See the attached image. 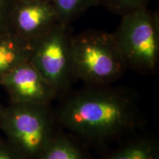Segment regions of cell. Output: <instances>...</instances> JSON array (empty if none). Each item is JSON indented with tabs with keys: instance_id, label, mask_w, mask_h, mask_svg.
I'll return each mask as SVG.
<instances>
[{
	"instance_id": "5bb4252c",
	"label": "cell",
	"mask_w": 159,
	"mask_h": 159,
	"mask_svg": "<svg viewBox=\"0 0 159 159\" xmlns=\"http://www.w3.org/2000/svg\"><path fill=\"white\" fill-rule=\"evenodd\" d=\"M13 0H0V31L9 29L8 19Z\"/></svg>"
},
{
	"instance_id": "3957f363",
	"label": "cell",
	"mask_w": 159,
	"mask_h": 159,
	"mask_svg": "<svg viewBox=\"0 0 159 159\" xmlns=\"http://www.w3.org/2000/svg\"><path fill=\"white\" fill-rule=\"evenodd\" d=\"M71 45L76 80L87 85H112L127 70L113 33L87 30L72 35Z\"/></svg>"
},
{
	"instance_id": "30bf717a",
	"label": "cell",
	"mask_w": 159,
	"mask_h": 159,
	"mask_svg": "<svg viewBox=\"0 0 159 159\" xmlns=\"http://www.w3.org/2000/svg\"><path fill=\"white\" fill-rule=\"evenodd\" d=\"M39 159H95L89 148L62 128Z\"/></svg>"
},
{
	"instance_id": "4fadbf2b",
	"label": "cell",
	"mask_w": 159,
	"mask_h": 159,
	"mask_svg": "<svg viewBox=\"0 0 159 159\" xmlns=\"http://www.w3.org/2000/svg\"><path fill=\"white\" fill-rule=\"evenodd\" d=\"M0 159H24L5 139L0 138Z\"/></svg>"
},
{
	"instance_id": "7c38bea8",
	"label": "cell",
	"mask_w": 159,
	"mask_h": 159,
	"mask_svg": "<svg viewBox=\"0 0 159 159\" xmlns=\"http://www.w3.org/2000/svg\"><path fill=\"white\" fill-rule=\"evenodd\" d=\"M102 5L111 13L122 16L136 10L148 7L152 0H98Z\"/></svg>"
},
{
	"instance_id": "6da1fadb",
	"label": "cell",
	"mask_w": 159,
	"mask_h": 159,
	"mask_svg": "<svg viewBox=\"0 0 159 159\" xmlns=\"http://www.w3.org/2000/svg\"><path fill=\"white\" fill-rule=\"evenodd\" d=\"M63 97L55 108L60 127L102 153L144 126L138 96L125 87L87 85Z\"/></svg>"
},
{
	"instance_id": "7a4b0ae2",
	"label": "cell",
	"mask_w": 159,
	"mask_h": 159,
	"mask_svg": "<svg viewBox=\"0 0 159 159\" xmlns=\"http://www.w3.org/2000/svg\"><path fill=\"white\" fill-rule=\"evenodd\" d=\"M0 129L24 159H39L61 128L52 104L10 103Z\"/></svg>"
},
{
	"instance_id": "9c48e42d",
	"label": "cell",
	"mask_w": 159,
	"mask_h": 159,
	"mask_svg": "<svg viewBox=\"0 0 159 159\" xmlns=\"http://www.w3.org/2000/svg\"><path fill=\"white\" fill-rule=\"evenodd\" d=\"M33 43L25 41L11 30L0 31V83L6 75L30 61Z\"/></svg>"
},
{
	"instance_id": "52a82bcc",
	"label": "cell",
	"mask_w": 159,
	"mask_h": 159,
	"mask_svg": "<svg viewBox=\"0 0 159 159\" xmlns=\"http://www.w3.org/2000/svg\"><path fill=\"white\" fill-rule=\"evenodd\" d=\"M0 86L8 94L10 103L52 104L57 97L55 91L30 61L6 75Z\"/></svg>"
},
{
	"instance_id": "9a60e30c",
	"label": "cell",
	"mask_w": 159,
	"mask_h": 159,
	"mask_svg": "<svg viewBox=\"0 0 159 159\" xmlns=\"http://www.w3.org/2000/svg\"><path fill=\"white\" fill-rule=\"evenodd\" d=\"M5 106L2 104V103L1 100H0V123H1L2 119L3 114H4V111H5Z\"/></svg>"
},
{
	"instance_id": "2e32d148",
	"label": "cell",
	"mask_w": 159,
	"mask_h": 159,
	"mask_svg": "<svg viewBox=\"0 0 159 159\" xmlns=\"http://www.w3.org/2000/svg\"><path fill=\"white\" fill-rule=\"evenodd\" d=\"M49 1H52V0H49Z\"/></svg>"
},
{
	"instance_id": "8992f818",
	"label": "cell",
	"mask_w": 159,
	"mask_h": 159,
	"mask_svg": "<svg viewBox=\"0 0 159 159\" xmlns=\"http://www.w3.org/2000/svg\"><path fill=\"white\" fill-rule=\"evenodd\" d=\"M59 23L51 1L13 0L9 13V29L33 43Z\"/></svg>"
},
{
	"instance_id": "8fae6325",
	"label": "cell",
	"mask_w": 159,
	"mask_h": 159,
	"mask_svg": "<svg viewBox=\"0 0 159 159\" xmlns=\"http://www.w3.org/2000/svg\"><path fill=\"white\" fill-rule=\"evenodd\" d=\"M59 23L70 24L91 7L99 5L98 0H52Z\"/></svg>"
},
{
	"instance_id": "ba28073f",
	"label": "cell",
	"mask_w": 159,
	"mask_h": 159,
	"mask_svg": "<svg viewBox=\"0 0 159 159\" xmlns=\"http://www.w3.org/2000/svg\"><path fill=\"white\" fill-rule=\"evenodd\" d=\"M98 159H159V141L150 134L137 133L119 142L116 148Z\"/></svg>"
},
{
	"instance_id": "277c9868",
	"label": "cell",
	"mask_w": 159,
	"mask_h": 159,
	"mask_svg": "<svg viewBox=\"0 0 159 159\" xmlns=\"http://www.w3.org/2000/svg\"><path fill=\"white\" fill-rule=\"evenodd\" d=\"M113 33L127 69L155 75L159 66V16L143 7L122 16Z\"/></svg>"
},
{
	"instance_id": "5b68a950",
	"label": "cell",
	"mask_w": 159,
	"mask_h": 159,
	"mask_svg": "<svg viewBox=\"0 0 159 159\" xmlns=\"http://www.w3.org/2000/svg\"><path fill=\"white\" fill-rule=\"evenodd\" d=\"M71 36L70 25L57 23L33 43L30 58L57 97L69 93L76 80L73 72Z\"/></svg>"
}]
</instances>
